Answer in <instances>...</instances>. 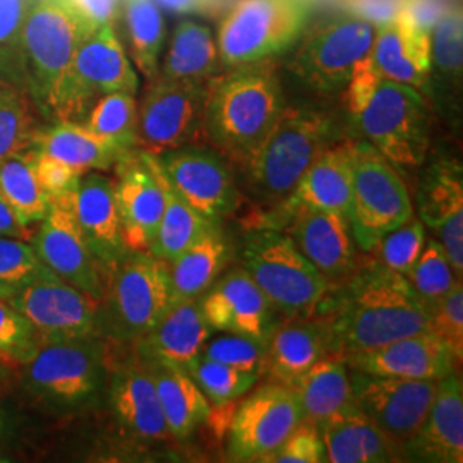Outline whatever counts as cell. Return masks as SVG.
Here are the masks:
<instances>
[{"label":"cell","instance_id":"6da1fadb","mask_svg":"<svg viewBox=\"0 0 463 463\" xmlns=\"http://www.w3.org/2000/svg\"><path fill=\"white\" fill-rule=\"evenodd\" d=\"M328 352L347 355L381 347L398 338L430 331V307L397 271L367 261L328 287L316 306Z\"/></svg>","mask_w":463,"mask_h":463},{"label":"cell","instance_id":"7a4b0ae2","mask_svg":"<svg viewBox=\"0 0 463 463\" xmlns=\"http://www.w3.org/2000/svg\"><path fill=\"white\" fill-rule=\"evenodd\" d=\"M285 107L280 76L271 59L229 67L206 83L204 137L220 155L242 165Z\"/></svg>","mask_w":463,"mask_h":463},{"label":"cell","instance_id":"3957f363","mask_svg":"<svg viewBox=\"0 0 463 463\" xmlns=\"http://www.w3.org/2000/svg\"><path fill=\"white\" fill-rule=\"evenodd\" d=\"M93 26L69 0H32L24 23L28 95L45 122L61 118L74 53Z\"/></svg>","mask_w":463,"mask_h":463},{"label":"cell","instance_id":"277c9868","mask_svg":"<svg viewBox=\"0 0 463 463\" xmlns=\"http://www.w3.org/2000/svg\"><path fill=\"white\" fill-rule=\"evenodd\" d=\"M330 117L313 107H285L280 118L242 164L250 194L279 206L316 158L333 143Z\"/></svg>","mask_w":463,"mask_h":463},{"label":"cell","instance_id":"5b68a950","mask_svg":"<svg viewBox=\"0 0 463 463\" xmlns=\"http://www.w3.org/2000/svg\"><path fill=\"white\" fill-rule=\"evenodd\" d=\"M21 367L24 390L53 414H80L105 395L110 373L107 340L84 336L40 344Z\"/></svg>","mask_w":463,"mask_h":463},{"label":"cell","instance_id":"8992f818","mask_svg":"<svg viewBox=\"0 0 463 463\" xmlns=\"http://www.w3.org/2000/svg\"><path fill=\"white\" fill-rule=\"evenodd\" d=\"M170 307L168 265L148 250L128 252L109 277L99 302V333L117 345H134Z\"/></svg>","mask_w":463,"mask_h":463},{"label":"cell","instance_id":"52a82bcc","mask_svg":"<svg viewBox=\"0 0 463 463\" xmlns=\"http://www.w3.org/2000/svg\"><path fill=\"white\" fill-rule=\"evenodd\" d=\"M241 266L285 317L313 315L330 287L290 235L269 227L246 235Z\"/></svg>","mask_w":463,"mask_h":463},{"label":"cell","instance_id":"ba28073f","mask_svg":"<svg viewBox=\"0 0 463 463\" xmlns=\"http://www.w3.org/2000/svg\"><path fill=\"white\" fill-rule=\"evenodd\" d=\"M315 0H241L216 30L223 67L273 59L292 49L306 32Z\"/></svg>","mask_w":463,"mask_h":463},{"label":"cell","instance_id":"9c48e42d","mask_svg":"<svg viewBox=\"0 0 463 463\" xmlns=\"http://www.w3.org/2000/svg\"><path fill=\"white\" fill-rule=\"evenodd\" d=\"M414 216L397 166L367 141H352V196L347 218L357 249L373 252L381 239Z\"/></svg>","mask_w":463,"mask_h":463},{"label":"cell","instance_id":"30bf717a","mask_svg":"<svg viewBox=\"0 0 463 463\" xmlns=\"http://www.w3.org/2000/svg\"><path fill=\"white\" fill-rule=\"evenodd\" d=\"M365 141L397 168H415L430 149V112L419 90L381 76L364 107L354 116Z\"/></svg>","mask_w":463,"mask_h":463},{"label":"cell","instance_id":"8fae6325","mask_svg":"<svg viewBox=\"0 0 463 463\" xmlns=\"http://www.w3.org/2000/svg\"><path fill=\"white\" fill-rule=\"evenodd\" d=\"M376 26L355 14L331 17L304 32L290 61V71L319 93L347 86L355 66L369 55Z\"/></svg>","mask_w":463,"mask_h":463},{"label":"cell","instance_id":"7c38bea8","mask_svg":"<svg viewBox=\"0 0 463 463\" xmlns=\"http://www.w3.org/2000/svg\"><path fill=\"white\" fill-rule=\"evenodd\" d=\"M208 81H175L156 76L137 103L136 149L158 156L170 149L201 145Z\"/></svg>","mask_w":463,"mask_h":463},{"label":"cell","instance_id":"4fadbf2b","mask_svg":"<svg viewBox=\"0 0 463 463\" xmlns=\"http://www.w3.org/2000/svg\"><path fill=\"white\" fill-rule=\"evenodd\" d=\"M114 91L137 95L139 76L114 24L93 26L78 45L57 122H84L93 103Z\"/></svg>","mask_w":463,"mask_h":463},{"label":"cell","instance_id":"5bb4252c","mask_svg":"<svg viewBox=\"0 0 463 463\" xmlns=\"http://www.w3.org/2000/svg\"><path fill=\"white\" fill-rule=\"evenodd\" d=\"M7 300L32 323L40 344L99 336V302L47 266Z\"/></svg>","mask_w":463,"mask_h":463},{"label":"cell","instance_id":"9a60e30c","mask_svg":"<svg viewBox=\"0 0 463 463\" xmlns=\"http://www.w3.org/2000/svg\"><path fill=\"white\" fill-rule=\"evenodd\" d=\"M304 419L298 393L269 381L233 412L229 455L235 462H266Z\"/></svg>","mask_w":463,"mask_h":463},{"label":"cell","instance_id":"2e32d148","mask_svg":"<svg viewBox=\"0 0 463 463\" xmlns=\"http://www.w3.org/2000/svg\"><path fill=\"white\" fill-rule=\"evenodd\" d=\"M170 189L212 223L231 216L239 201L231 168L216 149L187 145L156 156Z\"/></svg>","mask_w":463,"mask_h":463},{"label":"cell","instance_id":"e0dca14e","mask_svg":"<svg viewBox=\"0 0 463 463\" xmlns=\"http://www.w3.org/2000/svg\"><path fill=\"white\" fill-rule=\"evenodd\" d=\"M436 386L438 381L374 376L350 369L352 403L400 449L424 420Z\"/></svg>","mask_w":463,"mask_h":463},{"label":"cell","instance_id":"ac0fdd59","mask_svg":"<svg viewBox=\"0 0 463 463\" xmlns=\"http://www.w3.org/2000/svg\"><path fill=\"white\" fill-rule=\"evenodd\" d=\"M116 203L129 252L148 250L166 203V181L156 156L131 149L116 165Z\"/></svg>","mask_w":463,"mask_h":463},{"label":"cell","instance_id":"d6986e66","mask_svg":"<svg viewBox=\"0 0 463 463\" xmlns=\"http://www.w3.org/2000/svg\"><path fill=\"white\" fill-rule=\"evenodd\" d=\"M72 194L50 199L49 213L38 223L32 246L55 275L99 302L107 290V277L76 223L71 208Z\"/></svg>","mask_w":463,"mask_h":463},{"label":"cell","instance_id":"ffe728a7","mask_svg":"<svg viewBox=\"0 0 463 463\" xmlns=\"http://www.w3.org/2000/svg\"><path fill=\"white\" fill-rule=\"evenodd\" d=\"M105 395L117 428L129 439L153 445L172 438L148 365L136 354L126 364L110 367Z\"/></svg>","mask_w":463,"mask_h":463},{"label":"cell","instance_id":"44dd1931","mask_svg":"<svg viewBox=\"0 0 463 463\" xmlns=\"http://www.w3.org/2000/svg\"><path fill=\"white\" fill-rule=\"evenodd\" d=\"M201 311L213 331L237 333L268 342L279 311L239 266L201 296Z\"/></svg>","mask_w":463,"mask_h":463},{"label":"cell","instance_id":"7402d4cb","mask_svg":"<svg viewBox=\"0 0 463 463\" xmlns=\"http://www.w3.org/2000/svg\"><path fill=\"white\" fill-rule=\"evenodd\" d=\"M71 208L88 248L109 281L129 252L120 231L114 179L99 170L86 172L72 194Z\"/></svg>","mask_w":463,"mask_h":463},{"label":"cell","instance_id":"603a6c76","mask_svg":"<svg viewBox=\"0 0 463 463\" xmlns=\"http://www.w3.org/2000/svg\"><path fill=\"white\" fill-rule=\"evenodd\" d=\"M350 369L374 376L439 381L455 373V355L430 331L398 338L381 347L344 355Z\"/></svg>","mask_w":463,"mask_h":463},{"label":"cell","instance_id":"cb8c5ba5","mask_svg":"<svg viewBox=\"0 0 463 463\" xmlns=\"http://www.w3.org/2000/svg\"><path fill=\"white\" fill-rule=\"evenodd\" d=\"M288 220L292 241L330 285L344 280L357 266V244L347 215L306 208Z\"/></svg>","mask_w":463,"mask_h":463},{"label":"cell","instance_id":"d4e9b609","mask_svg":"<svg viewBox=\"0 0 463 463\" xmlns=\"http://www.w3.org/2000/svg\"><path fill=\"white\" fill-rule=\"evenodd\" d=\"M419 220L438 233L457 277L463 273V177L457 162L430 166L417 193Z\"/></svg>","mask_w":463,"mask_h":463},{"label":"cell","instance_id":"484cf974","mask_svg":"<svg viewBox=\"0 0 463 463\" xmlns=\"http://www.w3.org/2000/svg\"><path fill=\"white\" fill-rule=\"evenodd\" d=\"M402 455L412 462H463V390L455 373L438 381L430 411Z\"/></svg>","mask_w":463,"mask_h":463},{"label":"cell","instance_id":"4316f807","mask_svg":"<svg viewBox=\"0 0 463 463\" xmlns=\"http://www.w3.org/2000/svg\"><path fill=\"white\" fill-rule=\"evenodd\" d=\"M371 59L384 78L420 90L430 80V33L403 5L395 16L376 26Z\"/></svg>","mask_w":463,"mask_h":463},{"label":"cell","instance_id":"83f0119b","mask_svg":"<svg viewBox=\"0 0 463 463\" xmlns=\"http://www.w3.org/2000/svg\"><path fill=\"white\" fill-rule=\"evenodd\" d=\"M215 331L201 311V298L174 304L162 319L134 344V354L145 361L187 371Z\"/></svg>","mask_w":463,"mask_h":463},{"label":"cell","instance_id":"f1b7e54d","mask_svg":"<svg viewBox=\"0 0 463 463\" xmlns=\"http://www.w3.org/2000/svg\"><path fill=\"white\" fill-rule=\"evenodd\" d=\"M352 196V141L331 143L311 166L290 196L277 210L288 216L315 208L347 215Z\"/></svg>","mask_w":463,"mask_h":463},{"label":"cell","instance_id":"f546056e","mask_svg":"<svg viewBox=\"0 0 463 463\" xmlns=\"http://www.w3.org/2000/svg\"><path fill=\"white\" fill-rule=\"evenodd\" d=\"M328 342L315 316H287L266 342L265 373L292 388L313 365L328 355Z\"/></svg>","mask_w":463,"mask_h":463},{"label":"cell","instance_id":"4dcf8cb0","mask_svg":"<svg viewBox=\"0 0 463 463\" xmlns=\"http://www.w3.org/2000/svg\"><path fill=\"white\" fill-rule=\"evenodd\" d=\"M326 462L390 463L403 460L402 449L354 403L317 424Z\"/></svg>","mask_w":463,"mask_h":463},{"label":"cell","instance_id":"1f68e13d","mask_svg":"<svg viewBox=\"0 0 463 463\" xmlns=\"http://www.w3.org/2000/svg\"><path fill=\"white\" fill-rule=\"evenodd\" d=\"M231 254L220 223L210 225L191 248L168 263L170 306L201 298L229 265Z\"/></svg>","mask_w":463,"mask_h":463},{"label":"cell","instance_id":"d6a6232c","mask_svg":"<svg viewBox=\"0 0 463 463\" xmlns=\"http://www.w3.org/2000/svg\"><path fill=\"white\" fill-rule=\"evenodd\" d=\"M30 148L50 155L81 174L109 170L126 155L116 145L90 131L83 122L42 124Z\"/></svg>","mask_w":463,"mask_h":463},{"label":"cell","instance_id":"836d02e7","mask_svg":"<svg viewBox=\"0 0 463 463\" xmlns=\"http://www.w3.org/2000/svg\"><path fill=\"white\" fill-rule=\"evenodd\" d=\"M145 364L155 381L170 436L175 439L191 438L212 419V403L187 371L155 361H145Z\"/></svg>","mask_w":463,"mask_h":463},{"label":"cell","instance_id":"e575fe53","mask_svg":"<svg viewBox=\"0 0 463 463\" xmlns=\"http://www.w3.org/2000/svg\"><path fill=\"white\" fill-rule=\"evenodd\" d=\"M223 64L212 28L194 19H184L172 32L162 53L158 76L175 81H208Z\"/></svg>","mask_w":463,"mask_h":463},{"label":"cell","instance_id":"d590c367","mask_svg":"<svg viewBox=\"0 0 463 463\" xmlns=\"http://www.w3.org/2000/svg\"><path fill=\"white\" fill-rule=\"evenodd\" d=\"M304 419L321 424L352 405L350 369L344 355L328 354L292 386Z\"/></svg>","mask_w":463,"mask_h":463},{"label":"cell","instance_id":"8d00e7d4","mask_svg":"<svg viewBox=\"0 0 463 463\" xmlns=\"http://www.w3.org/2000/svg\"><path fill=\"white\" fill-rule=\"evenodd\" d=\"M129 40V59L136 71L151 81L158 76L165 49V17L155 0H120Z\"/></svg>","mask_w":463,"mask_h":463},{"label":"cell","instance_id":"74e56055","mask_svg":"<svg viewBox=\"0 0 463 463\" xmlns=\"http://www.w3.org/2000/svg\"><path fill=\"white\" fill-rule=\"evenodd\" d=\"M33 155V148H26L0 162V194L26 231L42 223L50 210L49 196L34 172Z\"/></svg>","mask_w":463,"mask_h":463},{"label":"cell","instance_id":"f35d334b","mask_svg":"<svg viewBox=\"0 0 463 463\" xmlns=\"http://www.w3.org/2000/svg\"><path fill=\"white\" fill-rule=\"evenodd\" d=\"M210 225L213 223L193 210L166 183L165 210L148 252L168 265L191 248Z\"/></svg>","mask_w":463,"mask_h":463},{"label":"cell","instance_id":"ab89813d","mask_svg":"<svg viewBox=\"0 0 463 463\" xmlns=\"http://www.w3.org/2000/svg\"><path fill=\"white\" fill-rule=\"evenodd\" d=\"M462 9L451 7L430 30V80L441 93H455L462 80L463 61Z\"/></svg>","mask_w":463,"mask_h":463},{"label":"cell","instance_id":"60d3db41","mask_svg":"<svg viewBox=\"0 0 463 463\" xmlns=\"http://www.w3.org/2000/svg\"><path fill=\"white\" fill-rule=\"evenodd\" d=\"M84 126L124 153L136 148L137 99L133 93L114 91L99 97L84 118Z\"/></svg>","mask_w":463,"mask_h":463},{"label":"cell","instance_id":"b9f144b4","mask_svg":"<svg viewBox=\"0 0 463 463\" xmlns=\"http://www.w3.org/2000/svg\"><path fill=\"white\" fill-rule=\"evenodd\" d=\"M32 0H0V81L28 95L24 23Z\"/></svg>","mask_w":463,"mask_h":463},{"label":"cell","instance_id":"7bdbcfd3","mask_svg":"<svg viewBox=\"0 0 463 463\" xmlns=\"http://www.w3.org/2000/svg\"><path fill=\"white\" fill-rule=\"evenodd\" d=\"M40 118L30 95L0 81V162L32 146Z\"/></svg>","mask_w":463,"mask_h":463},{"label":"cell","instance_id":"ee69618b","mask_svg":"<svg viewBox=\"0 0 463 463\" xmlns=\"http://www.w3.org/2000/svg\"><path fill=\"white\" fill-rule=\"evenodd\" d=\"M187 373L206 400L215 407L231 405L232 402L249 393L261 380L260 373L220 364L203 355L187 367Z\"/></svg>","mask_w":463,"mask_h":463},{"label":"cell","instance_id":"f6af8a7d","mask_svg":"<svg viewBox=\"0 0 463 463\" xmlns=\"http://www.w3.org/2000/svg\"><path fill=\"white\" fill-rule=\"evenodd\" d=\"M415 294L432 311L439 300L447 298L453 287L462 281L453 271L447 252L439 241H426L412 269L405 275Z\"/></svg>","mask_w":463,"mask_h":463},{"label":"cell","instance_id":"bcb514c9","mask_svg":"<svg viewBox=\"0 0 463 463\" xmlns=\"http://www.w3.org/2000/svg\"><path fill=\"white\" fill-rule=\"evenodd\" d=\"M45 268L24 239L0 237V296L14 298Z\"/></svg>","mask_w":463,"mask_h":463},{"label":"cell","instance_id":"7dc6e473","mask_svg":"<svg viewBox=\"0 0 463 463\" xmlns=\"http://www.w3.org/2000/svg\"><path fill=\"white\" fill-rule=\"evenodd\" d=\"M426 241V225L412 216L397 229L388 232L374 250L378 252L381 265L405 277L420 256Z\"/></svg>","mask_w":463,"mask_h":463},{"label":"cell","instance_id":"c3c4849f","mask_svg":"<svg viewBox=\"0 0 463 463\" xmlns=\"http://www.w3.org/2000/svg\"><path fill=\"white\" fill-rule=\"evenodd\" d=\"M40 347V338L32 323L0 296V363L23 365Z\"/></svg>","mask_w":463,"mask_h":463},{"label":"cell","instance_id":"681fc988","mask_svg":"<svg viewBox=\"0 0 463 463\" xmlns=\"http://www.w3.org/2000/svg\"><path fill=\"white\" fill-rule=\"evenodd\" d=\"M203 357L242 371L265 373L266 342L246 335L227 333L213 336L203 348Z\"/></svg>","mask_w":463,"mask_h":463},{"label":"cell","instance_id":"f907efd6","mask_svg":"<svg viewBox=\"0 0 463 463\" xmlns=\"http://www.w3.org/2000/svg\"><path fill=\"white\" fill-rule=\"evenodd\" d=\"M430 333L447 345L455 359L463 357V287L458 281L447 298L430 311Z\"/></svg>","mask_w":463,"mask_h":463},{"label":"cell","instance_id":"816d5d0a","mask_svg":"<svg viewBox=\"0 0 463 463\" xmlns=\"http://www.w3.org/2000/svg\"><path fill=\"white\" fill-rule=\"evenodd\" d=\"M266 462L277 463H325L326 449L319 428L315 422L302 419L298 428L277 448Z\"/></svg>","mask_w":463,"mask_h":463},{"label":"cell","instance_id":"f5cc1de1","mask_svg":"<svg viewBox=\"0 0 463 463\" xmlns=\"http://www.w3.org/2000/svg\"><path fill=\"white\" fill-rule=\"evenodd\" d=\"M33 153L34 172H36L38 183L43 187L49 199L66 196L76 191L80 179L83 175L80 170L45 153H40L34 149Z\"/></svg>","mask_w":463,"mask_h":463},{"label":"cell","instance_id":"db71d44e","mask_svg":"<svg viewBox=\"0 0 463 463\" xmlns=\"http://www.w3.org/2000/svg\"><path fill=\"white\" fill-rule=\"evenodd\" d=\"M93 24H114L120 9V0H69Z\"/></svg>","mask_w":463,"mask_h":463},{"label":"cell","instance_id":"11a10c76","mask_svg":"<svg viewBox=\"0 0 463 463\" xmlns=\"http://www.w3.org/2000/svg\"><path fill=\"white\" fill-rule=\"evenodd\" d=\"M160 9L174 14H208L223 4V0H155Z\"/></svg>","mask_w":463,"mask_h":463},{"label":"cell","instance_id":"9f6ffc18","mask_svg":"<svg viewBox=\"0 0 463 463\" xmlns=\"http://www.w3.org/2000/svg\"><path fill=\"white\" fill-rule=\"evenodd\" d=\"M30 232L26 231L17 220L9 203L0 194V237H16L26 239Z\"/></svg>","mask_w":463,"mask_h":463},{"label":"cell","instance_id":"6f0895ef","mask_svg":"<svg viewBox=\"0 0 463 463\" xmlns=\"http://www.w3.org/2000/svg\"><path fill=\"white\" fill-rule=\"evenodd\" d=\"M7 430H9V424H7V417L5 414L2 412V409H0V441L5 438V434H7Z\"/></svg>","mask_w":463,"mask_h":463},{"label":"cell","instance_id":"680465c9","mask_svg":"<svg viewBox=\"0 0 463 463\" xmlns=\"http://www.w3.org/2000/svg\"><path fill=\"white\" fill-rule=\"evenodd\" d=\"M5 376V367H4V363H0V380Z\"/></svg>","mask_w":463,"mask_h":463}]
</instances>
